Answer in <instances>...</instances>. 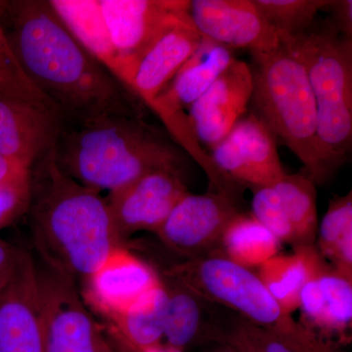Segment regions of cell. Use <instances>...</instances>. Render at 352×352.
Listing matches in <instances>:
<instances>
[{
    "mask_svg": "<svg viewBox=\"0 0 352 352\" xmlns=\"http://www.w3.org/2000/svg\"><path fill=\"white\" fill-rule=\"evenodd\" d=\"M0 24L25 75L64 124L104 116L145 119L144 103L76 41L50 1H1Z\"/></svg>",
    "mask_w": 352,
    "mask_h": 352,
    "instance_id": "6da1fadb",
    "label": "cell"
},
{
    "mask_svg": "<svg viewBox=\"0 0 352 352\" xmlns=\"http://www.w3.org/2000/svg\"><path fill=\"white\" fill-rule=\"evenodd\" d=\"M27 214L41 261L85 281L122 244L107 201L65 175L54 147L30 168Z\"/></svg>",
    "mask_w": 352,
    "mask_h": 352,
    "instance_id": "7a4b0ae2",
    "label": "cell"
},
{
    "mask_svg": "<svg viewBox=\"0 0 352 352\" xmlns=\"http://www.w3.org/2000/svg\"><path fill=\"white\" fill-rule=\"evenodd\" d=\"M54 157L65 175L99 193L124 188L151 171H183L187 163L168 131L126 116L64 124Z\"/></svg>",
    "mask_w": 352,
    "mask_h": 352,
    "instance_id": "3957f363",
    "label": "cell"
},
{
    "mask_svg": "<svg viewBox=\"0 0 352 352\" xmlns=\"http://www.w3.org/2000/svg\"><path fill=\"white\" fill-rule=\"evenodd\" d=\"M280 39L307 71L316 103L319 149L331 180L352 148V38L328 19Z\"/></svg>",
    "mask_w": 352,
    "mask_h": 352,
    "instance_id": "277c9868",
    "label": "cell"
},
{
    "mask_svg": "<svg viewBox=\"0 0 352 352\" xmlns=\"http://www.w3.org/2000/svg\"><path fill=\"white\" fill-rule=\"evenodd\" d=\"M254 113L302 164L315 185L330 182L319 149L317 108L307 71L283 44L252 54Z\"/></svg>",
    "mask_w": 352,
    "mask_h": 352,
    "instance_id": "5b68a950",
    "label": "cell"
},
{
    "mask_svg": "<svg viewBox=\"0 0 352 352\" xmlns=\"http://www.w3.org/2000/svg\"><path fill=\"white\" fill-rule=\"evenodd\" d=\"M164 271L206 300L237 312L303 352H342L332 342L285 314L258 274L219 252L185 259Z\"/></svg>",
    "mask_w": 352,
    "mask_h": 352,
    "instance_id": "8992f818",
    "label": "cell"
},
{
    "mask_svg": "<svg viewBox=\"0 0 352 352\" xmlns=\"http://www.w3.org/2000/svg\"><path fill=\"white\" fill-rule=\"evenodd\" d=\"M44 352H115L88 312L76 282L36 263Z\"/></svg>",
    "mask_w": 352,
    "mask_h": 352,
    "instance_id": "52a82bcc",
    "label": "cell"
},
{
    "mask_svg": "<svg viewBox=\"0 0 352 352\" xmlns=\"http://www.w3.org/2000/svg\"><path fill=\"white\" fill-rule=\"evenodd\" d=\"M243 199L210 191L187 193L176 204L156 234L170 251L185 259L219 251L227 227L244 212Z\"/></svg>",
    "mask_w": 352,
    "mask_h": 352,
    "instance_id": "ba28073f",
    "label": "cell"
},
{
    "mask_svg": "<svg viewBox=\"0 0 352 352\" xmlns=\"http://www.w3.org/2000/svg\"><path fill=\"white\" fill-rule=\"evenodd\" d=\"M235 59L231 48L203 38L163 92L149 106L180 147L195 144L187 112Z\"/></svg>",
    "mask_w": 352,
    "mask_h": 352,
    "instance_id": "9c48e42d",
    "label": "cell"
},
{
    "mask_svg": "<svg viewBox=\"0 0 352 352\" xmlns=\"http://www.w3.org/2000/svg\"><path fill=\"white\" fill-rule=\"evenodd\" d=\"M188 7L171 13L131 64L126 85L149 108L200 45Z\"/></svg>",
    "mask_w": 352,
    "mask_h": 352,
    "instance_id": "30bf717a",
    "label": "cell"
},
{
    "mask_svg": "<svg viewBox=\"0 0 352 352\" xmlns=\"http://www.w3.org/2000/svg\"><path fill=\"white\" fill-rule=\"evenodd\" d=\"M210 155L217 170L244 189L273 186L287 173L276 138L254 112L239 120Z\"/></svg>",
    "mask_w": 352,
    "mask_h": 352,
    "instance_id": "8fae6325",
    "label": "cell"
},
{
    "mask_svg": "<svg viewBox=\"0 0 352 352\" xmlns=\"http://www.w3.org/2000/svg\"><path fill=\"white\" fill-rule=\"evenodd\" d=\"M187 193L183 171L176 170L151 171L109 193L106 201L122 244L139 231L156 233Z\"/></svg>",
    "mask_w": 352,
    "mask_h": 352,
    "instance_id": "7c38bea8",
    "label": "cell"
},
{
    "mask_svg": "<svg viewBox=\"0 0 352 352\" xmlns=\"http://www.w3.org/2000/svg\"><path fill=\"white\" fill-rule=\"evenodd\" d=\"M188 14L203 38L226 47L266 53L281 46L276 30L254 0H192Z\"/></svg>",
    "mask_w": 352,
    "mask_h": 352,
    "instance_id": "4fadbf2b",
    "label": "cell"
},
{
    "mask_svg": "<svg viewBox=\"0 0 352 352\" xmlns=\"http://www.w3.org/2000/svg\"><path fill=\"white\" fill-rule=\"evenodd\" d=\"M0 352H44L36 261L23 248L0 292Z\"/></svg>",
    "mask_w": 352,
    "mask_h": 352,
    "instance_id": "5bb4252c",
    "label": "cell"
},
{
    "mask_svg": "<svg viewBox=\"0 0 352 352\" xmlns=\"http://www.w3.org/2000/svg\"><path fill=\"white\" fill-rule=\"evenodd\" d=\"M252 95L251 66L235 58L187 112L200 144L212 150L223 140L245 117Z\"/></svg>",
    "mask_w": 352,
    "mask_h": 352,
    "instance_id": "9a60e30c",
    "label": "cell"
},
{
    "mask_svg": "<svg viewBox=\"0 0 352 352\" xmlns=\"http://www.w3.org/2000/svg\"><path fill=\"white\" fill-rule=\"evenodd\" d=\"M160 283L151 265L126 245H120L82 282V296L87 305L112 321Z\"/></svg>",
    "mask_w": 352,
    "mask_h": 352,
    "instance_id": "2e32d148",
    "label": "cell"
},
{
    "mask_svg": "<svg viewBox=\"0 0 352 352\" xmlns=\"http://www.w3.org/2000/svg\"><path fill=\"white\" fill-rule=\"evenodd\" d=\"M102 16L120 63L119 78L126 83L136 57L171 13L186 0H99Z\"/></svg>",
    "mask_w": 352,
    "mask_h": 352,
    "instance_id": "e0dca14e",
    "label": "cell"
},
{
    "mask_svg": "<svg viewBox=\"0 0 352 352\" xmlns=\"http://www.w3.org/2000/svg\"><path fill=\"white\" fill-rule=\"evenodd\" d=\"M157 274L168 295L164 333L168 347L183 352L201 342H219L226 319L215 314V303L166 271Z\"/></svg>",
    "mask_w": 352,
    "mask_h": 352,
    "instance_id": "ac0fdd59",
    "label": "cell"
},
{
    "mask_svg": "<svg viewBox=\"0 0 352 352\" xmlns=\"http://www.w3.org/2000/svg\"><path fill=\"white\" fill-rule=\"evenodd\" d=\"M63 126L50 113L0 98V154L30 170L54 147Z\"/></svg>",
    "mask_w": 352,
    "mask_h": 352,
    "instance_id": "d6986e66",
    "label": "cell"
},
{
    "mask_svg": "<svg viewBox=\"0 0 352 352\" xmlns=\"http://www.w3.org/2000/svg\"><path fill=\"white\" fill-rule=\"evenodd\" d=\"M298 308L305 327L324 338L344 335L352 324V278L325 261L303 287Z\"/></svg>",
    "mask_w": 352,
    "mask_h": 352,
    "instance_id": "ffe728a7",
    "label": "cell"
},
{
    "mask_svg": "<svg viewBox=\"0 0 352 352\" xmlns=\"http://www.w3.org/2000/svg\"><path fill=\"white\" fill-rule=\"evenodd\" d=\"M314 245L294 249L292 254H277L259 267L258 277L285 314L300 307L305 285L325 263Z\"/></svg>",
    "mask_w": 352,
    "mask_h": 352,
    "instance_id": "44dd1931",
    "label": "cell"
},
{
    "mask_svg": "<svg viewBox=\"0 0 352 352\" xmlns=\"http://www.w3.org/2000/svg\"><path fill=\"white\" fill-rule=\"evenodd\" d=\"M166 305L168 295L161 282L126 312L110 321L113 332L131 352L159 349L164 339Z\"/></svg>",
    "mask_w": 352,
    "mask_h": 352,
    "instance_id": "7402d4cb",
    "label": "cell"
},
{
    "mask_svg": "<svg viewBox=\"0 0 352 352\" xmlns=\"http://www.w3.org/2000/svg\"><path fill=\"white\" fill-rule=\"evenodd\" d=\"M50 3L76 41L119 78V59L99 0H50Z\"/></svg>",
    "mask_w": 352,
    "mask_h": 352,
    "instance_id": "603a6c76",
    "label": "cell"
},
{
    "mask_svg": "<svg viewBox=\"0 0 352 352\" xmlns=\"http://www.w3.org/2000/svg\"><path fill=\"white\" fill-rule=\"evenodd\" d=\"M280 244L281 242L252 214L244 212L227 227L217 252L251 270L261 267L279 254Z\"/></svg>",
    "mask_w": 352,
    "mask_h": 352,
    "instance_id": "cb8c5ba5",
    "label": "cell"
},
{
    "mask_svg": "<svg viewBox=\"0 0 352 352\" xmlns=\"http://www.w3.org/2000/svg\"><path fill=\"white\" fill-rule=\"evenodd\" d=\"M295 233V247L316 243L318 231L316 185L305 173H286L273 185Z\"/></svg>",
    "mask_w": 352,
    "mask_h": 352,
    "instance_id": "d4e9b609",
    "label": "cell"
},
{
    "mask_svg": "<svg viewBox=\"0 0 352 352\" xmlns=\"http://www.w3.org/2000/svg\"><path fill=\"white\" fill-rule=\"evenodd\" d=\"M322 258L328 259L338 272L352 278V193L336 197L329 203L317 231Z\"/></svg>",
    "mask_w": 352,
    "mask_h": 352,
    "instance_id": "484cf974",
    "label": "cell"
},
{
    "mask_svg": "<svg viewBox=\"0 0 352 352\" xmlns=\"http://www.w3.org/2000/svg\"><path fill=\"white\" fill-rule=\"evenodd\" d=\"M1 6V1H0ZM0 98L50 113L63 120L58 109L32 82L14 54L0 24ZM64 122V120H63Z\"/></svg>",
    "mask_w": 352,
    "mask_h": 352,
    "instance_id": "4316f807",
    "label": "cell"
},
{
    "mask_svg": "<svg viewBox=\"0 0 352 352\" xmlns=\"http://www.w3.org/2000/svg\"><path fill=\"white\" fill-rule=\"evenodd\" d=\"M265 19L281 36H294L307 31L316 22L319 11L330 0H254Z\"/></svg>",
    "mask_w": 352,
    "mask_h": 352,
    "instance_id": "83f0119b",
    "label": "cell"
},
{
    "mask_svg": "<svg viewBox=\"0 0 352 352\" xmlns=\"http://www.w3.org/2000/svg\"><path fill=\"white\" fill-rule=\"evenodd\" d=\"M219 342H226L236 352H303L240 315L224 320Z\"/></svg>",
    "mask_w": 352,
    "mask_h": 352,
    "instance_id": "f1b7e54d",
    "label": "cell"
},
{
    "mask_svg": "<svg viewBox=\"0 0 352 352\" xmlns=\"http://www.w3.org/2000/svg\"><path fill=\"white\" fill-rule=\"evenodd\" d=\"M252 215L280 242L295 247V233L282 201L273 186L252 190Z\"/></svg>",
    "mask_w": 352,
    "mask_h": 352,
    "instance_id": "f546056e",
    "label": "cell"
},
{
    "mask_svg": "<svg viewBox=\"0 0 352 352\" xmlns=\"http://www.w3.org/2000/svg\"><path fill=\"white\" fill-rule=\"evenodd\" d=\"M30 204L29 177L0 185V231L27 214Z\"/></svg>",
    "mask_w": 352,
    "mask_h": 352,
    "instance_id": "4dcf8cb0",
    "label": "cell"
},
{
    "mask_svg": "<svg viewBox=\"0 0 352 352\" xmlns=\"http://www.w3.org/2000/svg\"><path fill=\"white\" fill-rule=\"evenodd\" d=\"M330 13V20L336 29L346 38H352L351 0H330L326 8Z\"/></svg>",
    "mask_w": 352,
    "mask_h": 352,
    "instance_id": "1f68e13d",
    "label": "cell"
},
{
    "mask_svg": "<svg viewBox=\"0 0 352 352\" xmlns=\"http://www.w3.org/2000/svg\"><path fill=\"white\" fill-rule=\"evenodd\" d=\"M20 249L0 238V292L6 286L15 267Z\"/></svg>",
    "mask_w": 352,
    "mask_h": 352,
    "instance_id": "d6a6232c",
    "label": "cell"
},
{
    "mask_svg": "<svg viewBox=\"0 0 352 352\" xmlns=\"http://www.w3.org/2000/svg\"><path fill=\"white\" fill-rule=\"evenodd\" d=\"M30 170L0 154V185L29 177Z\"/></svg>",
    "mask_w": 352,
    "mask_h": 352,
    "instance_id": "836d02e7",
    "label": "cell"
},
{
    "mask_svg": "<svg viewBox=\"0 0 352 352\" xmlns=\"http://www.w3.org/2000/svg\"><path fill=\"white\" fill-rule=\"evenodd\" d=\"M208 352H236L232 347L226 342H215V346L210 347Z\"/></svg>",
    "mask_w": 352,
    "mask_h": 352,
    "instance_id": "e575fe53",
    "label": "cell"
}]
</instances>
